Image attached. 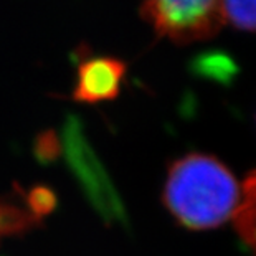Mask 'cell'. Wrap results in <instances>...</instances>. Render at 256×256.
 <instances>
[{
	"label": "cell",
	"mask_w": 256,
	"mask_h": 256,
	"mask_svg": "<svg viewBox=\"0 0 256 256\" xmlns=\"http://www.w3.org/2000/svg\"><path fill=\"white\" fill-rule=\"evenodd\" d=\"M126 64L116 58H91L81 64L74 84V100L81 102L110 101L118 96Z\"/></svg>",
	"instance_id": "3957f363"
},
{
	"label": "cell",
	"mask_w": 256,
	"mask_h": 256,
	"mask_svg": "<svg viewBox=\"0 0 256 256\" xmlns=\"http://www.w3.org/2000/svg\"><path fill=\"white\" fill-rule=\"evenodd\" d=\"M140 12L157 36L182 45L214 36L225 24L220 0H140Z\"/></svg>",
	"instance_id": "7a4b0ae2"
},
{
	"label": "cell",
	"mask_w": 256,
	"mask_h": 256,
	"mask_svg": "<svg viewBox=\"0 0 256 256\" xmlns=\"http://www.w3.org/2000/svg\"><path fill=\"white\" fill-rule=\"evenodd\" d=\"M233 218L240 236L256 256V170L250 174L243 184L242 198Z\"/></svg>",
	"instance_id": "277c9868"
},
{
	"label": "cell",
	"mask_w": 256,
	"mask_h": 256,
	"mask_svg": "<svg viewBox=\"0 0 256 256\" xmlns=\"http://www.w3.org/2000/svg\"><path fill=\"white\" fill-rule=\"evenodd\" d=\"M242 190L228 167L206 154H187L168 167L164 204L188 230H210L235 216Z\"/></svg>",
	"instance_id": "6da1fadb"
},
{
	"label": "cell",
	"mask_w": 256,
	"mask_h": 256,
	"mask_svg": "<svg viewBox=\"0 0 256 256\" xmlns=\"http://www.w3.org/2000/svg\"><path fill=\"white\" fill-rule=\"evenodd\" d=\"M223 20L240 30L256 34V0H220Z\"/></svg>",
	"instance_id": "5b68a950"
}]
</instances>
